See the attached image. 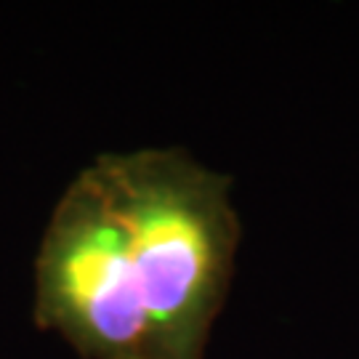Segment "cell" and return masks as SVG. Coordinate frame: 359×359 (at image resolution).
<instances>
[{
	"mask_svg": "<svg viewBox=\"0 0 359 359\" xmlns=\"http://www.w3.org/2000/svg\"><path fill=\"white\" fill-rule=\"evenodd\" d=\"M229 192L181 147L93 157L43 231L35 325L83 359H205L243 234Z\"/></svg>",
	"mask_w": 359,
	"mask_h": 359,
	"instance_id": "cell-1",
	"label": "cell"
}]
</instances>
